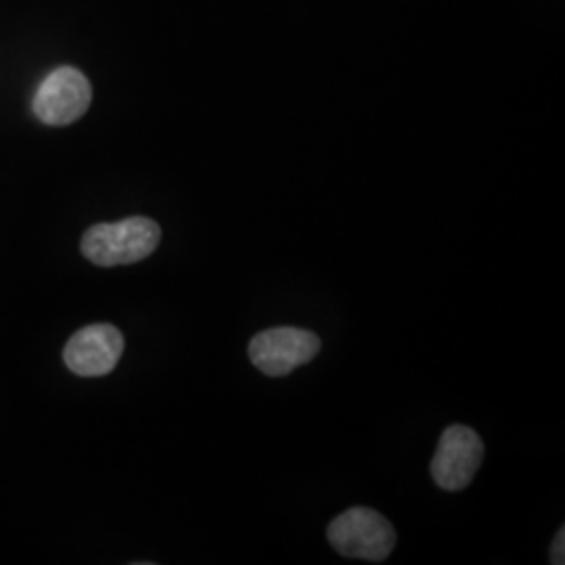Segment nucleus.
Listing matches in <instances>:
<instances>
[{
    "label": "nucleus",
    "instance_id": "7ed1b4c3",
    "mask_svg": "<svg viewBox=\"0 0 565 565\" xmlns=\"http://www.w3.org/2000/svg\"><path fill=\"white\" fill-rule=\"evenodd\" d=\"M321 350L317 333L298 327H275L254 335L249 361L268 377L289 375L294 369L310 363Z\"/></svg>",
    "mask_w": 565,
    "mask_h": 565
},
{
    "label": "nucleus",
    "instance_id": "f03ea898",
    "mask_svg": "<svg viewBox=\"0 0 565 565\" xmlns=\"http://www.w3.org/2000/svg\"><path fill=\"white\" fill-rule=\"evenodd\" d=\"M327 539L343 557L384 562L396 546V532L382 513L369 507L343 511L327 527Z\"/></svg>",
    "mask_w": 565,
    "mask_h": 565
},
{
    "label": "nucleus",
    "instance_id": "423d86ee",
    "mask_svg": "<svg viewBox=\"0 0 565 565\" xmlns=\"http://www.w3.org/2000/svg\"><path fill=\"white\" fill-rule=\"evenodd\" d=\"M124 338L114 324H88L63 350L67 369L81 377H103L120 363Z\"/></svg>",
    "mask_w": 565,
    "mask_h": 565
},
{
    "label": "nucleus",
    "instance_id": "39448f33",
    "mask_svg": "<svg viewBox=\"0 0 565 565\" xmlns=\"http://www.w3.org/2000/svg\"><path fill=\"white\" fill-rule=\"evenodd\" d=\"M482 461L484 445L480 436L471 427L450 425L431 459V478L446 492H457L471 484Z\"/></svg>",
    "mask_w": 565,
    "mask_h": 565
},
{
    "label": "nucleus",
    "instance_id": "0eeeda50",
    "mask_svg": "<svg viewBox=\"0 0 565 565\" xmlns=\"http://www.w3.org/2000/svg\"><path fill=\"white\" fill-rule=\"evenodd\" d=\"M565 532L564 530H559V534H557V539H555V543H553V551H551V564L553 565H562L565 564Z\"/></svg>",
    "mask_w": 565,
    "mask_h": 565
},
{
    "label": "nucleus",
    "instance_id": "20e7f679",
    "mask_svg": "<svg viewBox=\"0 0 565 565\" xmlns=\"http://www.w3.org/2000/svg\"><path fill=\"white\" fill-rule=\"evenodd\" d=\"M93 102L88 78L76 67L63 65L42 81L34 95V114L42 124L67 126L81 120Z\"/></svg>",
    "mask_w": 565,
    "mask_h": 565
},
{
    "label": "nucleus",
    "instance_id": "f257e3e1",
    "mask_svg": "<svg viewBox=\"0 0 565 565\" xmlns=\"http://www.w3.org/2000/svg\"><path fill=\"white\" fill-rule=\"evenodd\" d=\"M162 239V228L145 216L90 226L82 237V254L97 266H124L151 256Z\"/></svg>",
    "mask_w": 565,
    "mask_h": 565
}]
</instances>
